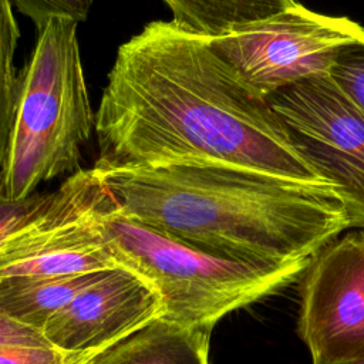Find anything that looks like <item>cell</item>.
Wrapping results in <instances>:
<instances>
[{
  "label": "cell",
  "mask_w": 364,
  "mask_h": 364,
  "mask_svg": "<svg viewBox=\"0 0 364 364\" xmlns=\"http://www.w3.org/2000/svg\"><path fill=\"white\" fill-rule=\"evenodd\" d=\"M162 314L158 293L121 266L57 311L44 326L43 334L54 348L97 357Z\"/></svg>",
  "instance_id": "ba28073f"
},
{
  "label": "cell",
  "mask_w": 364,
  "mask_h": 364,
  "mask_svg": "<svg viewBox=\"0 0 364 364\" xmlns=\"http://www.w3.org/2000/svg\"><path fill=\"white\" fill-rule=\"evenodd\" d=\"M347 364H364V358L358 360V361H353V363H347Z\"/></svg>",
  "instance_id": "ac0fdd59"
},
{
  "label": "cell",
  "mask_w": 364,
  "mask_h": 364,
  "mask_svg": "<svg viewBox=\"0 0 364 364\" xmlns=\"http://www.w3.org/2000/svg\"><path fill=\"white\" fill-rule=\"evenodd\" d=\"M210 330L185 328L162 317L88 364H209Z\"/></svg>",
  "instance_id": "9c48e42d"
},
{
  "label": "cell",
  "mask_w": 364,
  "mask_h": 364,
  "mask_svg": "<svg viewBox=\"0 0 364 364\" xmlns=\"http://www.w3.org/2000/svg\"><path fill=\"white\" fill-rule=\"evenodd\" d=\"M172 23L185 31L218 38L293 7L294 0H162Z\"/></svg>",
  "instance_id": "8fae6325"
},
{
  "label": "cell",
  "mask_w": 364,
  "mask_h": 364,
  "mask_svg": "<svg viewBox=\"0 0 364 364\" xmlns=\"http://www.w3.org/2000/svg\"><path fill=\"white\" fill-rule=\"evenodd\" d=\"M92 358L85 353H67L54 347H28L0 344V364H88Z\"/></svg>",
  "instance_id": "9a60e30c"
},
{
  "label": "cell",
  "mask_w": 364,
  "mask_h": 364,
  "mask_svg": "<svg viewBox=\"0 0 364 364\" xmlns=\"http://www.w3.org/2000/svg\"><path fill=\"white\" fill-rule=\"evenodd\" d=\"M327 74L336 87L364 112V40L344 47Z\"/></svg>",
  "instance_id": "4fadbf2b"
},
{
  "label": "cell",
  "mask_w": 364,
  "mask_h": 364,
  "mask_svg": "<svg viewBox=\"0 0 364 364\" xmlns=\"http://www.w3.org/2000/svg\"><path fill=\"white\" fill-rule=\"evenodd\" d=\"M299 334L313 364L364 358V229L327 243L306 269Z\"/></svg>",
  "instance_id": "52a82bcc"
},
{
  "label": "cell",
  "mask_w": 364,
  "mask_h": 364,
  "mask_svg": "<svg viewBox=\"0 0 364 364\" xmlns=\"http://www.w3.org/2000/svg\"><path fill=\"white\" fill-rule=\"evenodd\" d=\"M267 101L299 155L346 206L351 228L364 229V112L328 74L287 85Z\"/></svg>",
  "instance_id": "8992f818"
},
{
  "label": "cell",
  "mask_w": 364,
  "mask_h": 364,
  "mask_svg": "<svg viewBox=\"0 0 364 364\" xmlns=\"http://www.w3.org/2000/svg\"><path fill=\"white\" fill-rule=\"evenodd\" d=\"M0 344L53 347L44 337L43 331L13 318L1 307H0Z\"/></svg>",
  "instance_id": "e0dca14e"
},
{
  "label": "cell",
  "mask_w": 364,
  "mask_h": 364,
  "mask_svg": "<svg viewBox=\"0 0 364 364\" xmlns=\"http://www.w3.org/2000/svg\"><path fill=\"white\" fill-rule=\"evenodd\" d=\"M108 272L0 279V307L13 318L43 331L57 311Z\"/></svg>",
  "instance_id": "30bf717a"
},
{
  "label": "cell",
  "mask_w": 364,
  "mask_h": 364,
  "mask_svg": "<svg viewBox=\"0 0 364 364\" xmlns=\"http://www.w3.org/2000/svg\"><path fill=\"white\" fill-rule=\"evenodd\" d=\"M51 192H34L27 198L11 199L0 189V245L23 228L50 199Z\"/></svg>",
  "instance_id": "2e32d148"
},
{
  "label": "cell",
  "mask_w": 364,
  "mask_h": 364,
  "mask_svg": "<svg viewBox=\"0 0 364 364\" xmlns=\"http://www.w3.org/2000/svg\"><path fill=\"white\" fill-rule=\"evenodd\" d=\"M98 169L128 218L233 259L310 264L327 243L351 228L346 206L331 188L249 168L181 161Z\"/></svg>",
  "instance_id": "7a4b0ae2"
},
{
  "label": "cell",
  "mask_w": 364,
  "mask_h": 364,
  "mask_svg": "<svg viewBox=\"0 0 364 364\" xmlns=\"http://www.w3.org/2000/svg\"><path fill=\"white\" fill-rule=\"evenodd\" d=\"M20 40V28L10 0H0V172L6 156L17 95L18 73L14 55Z\"/></svg>",
  "instance_id": "7c38bea8"
},
{
  "label": "cell",
  "mask_w": 364,
  "mask_h": 364,
  "mask_svg": "<svg viewBox=\"0 0 364 364\" xmlns=\"http://www.w3.org/2000/svg\"><path fill=\"white\" fill-rule=\"evenodd\" d=\"M77 23L50 20L18 71L13 128L0 172V189L27 198L61 175L78 171L95 129L77 37Z\"/></svg>",
  "instance_id": "3957f363"
},
{
  "label": "cell",
  "mask_w": 364,
  "mask_h": 364,
  "mask_svg": "<svg viewBox=\"0 0 364 364\" xmlns=\"http://www.w3.org/2000/svg\"><path fill=\"white\" fill-rule=\"evenodd\" d=\"M21 14L28 17L37 30L50 20H70L82 23L87 20L94 0H10Z\"/></svg>",
  "instance_id": "5bb4252c"
},
{
  "label": "cell",
  "mask_w": 364,
  "mask_h": 364,
  "mask_svg": "<svg viewBox=\"0 0 364 364\" xmlns=\"http://www.w3.org/2000/svg\"><path fill=\"white\" fill-rule=\"evenodd\" d=\"M361 40V24L296 3L208 43L243 82L267 98L287 85L327 74L336 55Z\"/></svg>",
  "instance_id": "5b68a950"
},
{
  "label": "cell",
  "mask_w": 364,
  "mask_h": 364,
  "mask_svg": "<svg viewBox=\"0 0 364 364\" xmlns=\"http://www.w3.org/2000/svg\"><path fill=\"white\" fill-rule=\"evenodd\" d=\"M97 168L213 161L330 188L299 155L267 98L208 38L151 21L122 43L95 114Z\"/></svg>",
  "instance_id": "6da1fadb"
},
{
  "label": "cell",
  "mask_w": 364,
  "mask_h": 364,
  "mask_svg": "<svg viewBox=\"0 0 364 364\" xmlns=\"http://www.w3.org/2000/svg\"><path fill=\"white\" fill-rule=\"evenodd\" d=\"M104 228L119 264L161 297L162 318L185 328L212 331L226 314L286 287L309 267L262 264L198 249L128 218L117 200Z\"/></svg>",
  "instance_id": "277c9868"
},
{
  "label": "cell",
  "mask_w": 364,
  "mask_h": 364,
  "mask_svg": "<svg viewBox=\"0 0 364 364\" xmlns=\"http://www.w3.org/2000/svg\"><path fill=\"white\" fill-rule=\"evenodd\" d=\"M294 1H297V0H294Z\"/></svg>",
  "instance_id": "d6986e66"
}]
</instances>
